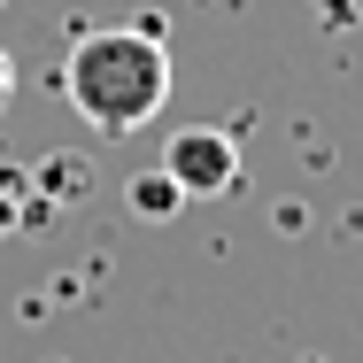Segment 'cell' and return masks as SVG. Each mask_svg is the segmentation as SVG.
I'll use <instances>...</instances> for the list:
<instances>
[{"label": "cell", "mask_w": 363, "mask_h": 363, "mask_svg": "<svg viewBox=\"0 0 363 363\" xmlns=\"http://www.w3.org/2000/svg\"><path fill=\"white\" fill-rule=\"evenodd\" d=\"M62 101L101 132V140H124L162 116L170 101V47H162V23H93L77 31L70 55H62Z\"/></svg>", "instance_id": "6da1fadb"}, {"label": "cell", "mask_w": 363, "mask_h": 363, "mask_svg": "<svg viewBox=\"0 0 363 363\" xmlns=\"http://www.w3.org/2000/svg\"><path fill=\"white\" fill-rule=\"evenodd\" d=\"M162 170H170V186L186 201H217V194L240 186V140L217 132V124H186V132H170V147H162Z\"/></svg>", "instance_id": "7a4b0ae2"}, {"label": "cell", "mask_w": 363, "mask_h": 363, "mask_svg": "<svg viewBox=\"0 0 363 363\" xmlns=\"http://www.w3.org/2000/svg\"><path fill=\"white\" fill-rule=\"evenodd\" d=\"M186 209V194L170 186V170H147V178H132V217L140 224H170Z\"/></svg>", "instance_id": "3957f363"}, {"label": "cell", "mask_w": 363, "mask_h": 363, "mask_svg": "<svg viewBox=\"0 0 363 363\" xmlns=\"http://www.w3.org/2000/svg\"><path fill=\"white\" fill-rule=\"evenodd\" d=\"M16 101V62H8V47H0V108Z\"/></svg>", "instance_id": "277c9868"}]
</instances>
